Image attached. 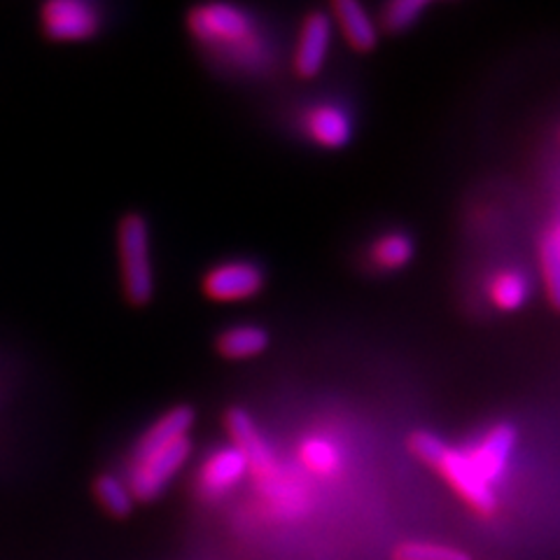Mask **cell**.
Returning <instances> with one entry per match:
<instances>
[{
  "mask_svg": "<svg viewBox=\"0 0 560 560\" xmlns=\"http://www.w3.org/2000/svg\"><path fill=\"white\" fill-rule=\"evenodd\" d=\"M121 290L131 306H148L154 296L150 224L140 213H127L117 224Z\"/></svg>",
  "mask_w": 560,
  "mask_h": 560,
  "instance_id": "6da1fadb",
  "label": "cell"
},
{
  "mask_svg": "<svg viewBox=\"0 0 560 560\" xmlns=\"http://www.w3.org/2000/svg\"><path fill=\"white\" fill-rule=\"evenodd\" d=\"M187 28L197 43L213 49H243L255 45L253 16L226 3H210L191 8L187 14Z\"/></svg>",
  "mask_w": 560,
  "mask_h": 560,
  "instance_id": "277c9868",
  "label": "cell"
},
{
  "mask_svg": "<svg viewBox=\"0 0 560 560\" xmlns=\"http://www.w3.org/2000/svg\"><path fill=\"white\" fill-rule=\"evenodd\" d=\"M94 495L113 518H127L136 506V498L127 479L117 475H98L94 479Z\"/></svg>",
  "mask_w": 560,
  "mask_h": 560,
  "instance_id": "2e32d148",
  "label": "cell"
},
{
  "mask_svg": "<svg viewBox=\"0 0 560 560\" xmlns=\"http://www.w3.org/2000/svg\"><path fill=\"white\" fill-rule=\"evenodd\" d=\"M551 236H553V241H556V245H558V248H560V224L556 226V230L553 232H549Z\"/></svg>",
  "mask_w": 560,
  "mask_h": 560,
  "instance_id": "7402d4cb",
  "label": "cell"
},
{
  "mask_svg": "<svg viewBox=\"0 0 560 560\" xmlns=\"http://www.w3.org/2000/svg\"><path fill=\"white\" fill-rule=\"evenodd\" d=\"M267 285V273L250 259H226L210 267L201 278V292L210 302H248Z\"/></svg>",
  "mask_w": 560,
  "mask_h": 560,
  "instance_id": "8992f818",
  "label": "cell"
},
{
  "mask_svg": "<svg viewBox=\"0 0 560 560\" xmlns=\"http://www.w3.org/2000/svg\"><path fill=\"white\" fill-rule=\"evenodd\" d=\"M490 302H493L500 311H516L525 302L530 300V280L525 273L506 269L493 276L490 280Z\"/></svg>",
  "mask_w": 560,
  "mask_h": 560,
  "instance_id": "9a60e30c",
  "label": "cell"
},
{
  "mask_svg": "<svg viewBox=\"0 0 560 560\" xmlns=\"http://www.w3.org/2000/svg\"><path fill=\"white\" fill-rule=\"evenodd\" d=\"M446 442L440 440V436L432 434V432H425V430H418L409 436V448L411 453L416 455V458L420 463H425L430 467L436 465V460L442 458V453L446 451Z\"/></svg>",
  "mask_w": 560,
  "mask_h": 560,
  "instance_id": "44dd1931",
  "label": "cell"
},
{
  "mask_svg": "<svg viewBox=\"0 0 560 560\" xmlns=\"http://www.w3.org/2000/svg\"><path fill=\"white\" fill-rule=\"evenodd\" d=\"M393 560H475V558H471L467 551L451 545L409 539V541H401V545L393 549Z\"/></svg>",
  "mask_w": 560,
  "mask_h": 560,
  "instance_id": "ac0fdd59",
  "label": "cell"
},
{
  "mask_svg": "<svg viewBox=\"0 0 560 560\" xmlns=\"http://www.w3.org/2000/svg\"><path fill=\"white\" fill-rule=\"evenodd\" d=\"M269 343H271L269 329L259 327V325L226 327L215 339L218 353L224 360H234V362L253 360V358L261 355L269 348Z\"/></svg>",
  "mask_w": 560,
  "mask_h": 560,
  "instance_id": "4fadbf2b",
  "label": "cell"
},
{
  "mask_svg": "<svg viewBox=\"0 0 560 560\" xmlns=\"http://www.w3.org/2000/svg\"><path fill=\"white\" fill-rule=\"evenodd\" d=\"M331 22H337L350 49L366 55L378 45V26L372 14L358 0H337L331 3Z\"/></svg>",
  "mask_w": 560,
  "mask_h": 560,
  "instance_id": "7c38bea8",
  "label": "cell"
},
{
  "mask_svg": "<svg viewBox=\"0 0 560 560\" xmlns=\"http://www.w3.org/2000/svg\"><path fill=\"white\" fill-rule=\"evenodd\" d=\"M101 8L86 0H51L40 8V28L51 43H86L98 35Z\"/></svg>",
  "mask_w": 560,
  "mask_h": 560,
  "instance_id": "5b68a950",
  "label": "cell"
},
{
  "mask_svg": "<svg viewBox=\"0 0 560 560\" xmlns=\"http://www.w3.org/2000/svg\"><path fill=\"white\" fill-rule=\"evenodd\" d=\"M248 475V463H245L243 453L234 446L215 448L208 458L199 465L195 488L197 495L206 502L220 500L230 495L232 490Z\"/></svg>",
  "mask_w": 560,
  "mask_h": 560,
  "instance_id": "9c48e42d",
  "label": "cell"
},
{
  "mask_svg": "<svg viewBox=\"0 0 560 560\" xmlns=\"http://www.w3.org/2000/svg\"><path fill=\"white\" fill-rule=\"evenodd\" d=\"M539 261H541V273H545V288L549 294V302L560 311V248L551 234H547L539 245Z\"/></svg>",
  "mask_w": 560,
  "mask_h": 560,
  "instance_id": "ffe728a7",
  "label": "cell"
},
{
  "mask_svg": "<svg viewBox=\"0 0 560 560\" xmlns=\"http://www.w3.org/2000/svg\"><path fill=\"white\" fill-rule=\"evenodd\" d=\"M413 241L407 234L388 232L372 243L370 259L378 271H399L413 259Z\"/></svg>",
  "mask_w": 560,
  "mask_h": 560,
  "instance_id": "5bb4252c",
  "label": "cell"
},
{
  "mask_svg": "<svg viewBox=\"0 0 560 560\" xmlns=\"http://www.w3.org/2000/svg\"><path fill=\"white\" fill-rule=\"evenodd\" d=\"M434 469L440 471L444 481L458 493L471 510L481 516H493L498 512V498L493 486H488L477 467L471 465L465 448L446 446L442 458L436 460Z\"/></svg>",
  "mask_w": 560,
  "mask_h": 560,
  "instance_id": "52a82bcc",
  "label": "cell"
},
{
  "mask_svg": "<svg viewBox=\"0 0 560 560\" xmlns=\"http://www.w3.org/2000/svg\"><path fill=\"white\" fill-rule=\"evenodd\" d=\"M516 446V428L510 423H500L490 428L481 440H477L467 451L471 465L477 467L481 479L488 486H495L506 471L510 458Z\"/></svg>",
  "mask_w": 560,
  "mask_h": 560,
  "instance_id": "30bf717a",
  "label": "cell"
},
{
  "mask_svg": "<svg viewBox=\"0 0 560 560\" xmlns=\"http://www.w3.org/2000/svg\"><path fill=\"white\" fill-rule=\"evenodd\" d=\"M331 33H335L331 14L313 10L304 16L292 55V68L296 75L304 80H313L320 75V70L325 68L329 57Z\"/></svg>",
  "mask_w": 560,
  "mask_h": 560,
  "instance_id": "ba28073f",
  "label": "cell"
},
{
  "mask_svg": "<svg viewBox=\"0 0 560 560\" xmlns=\"http://www.w3.org/2000/svg\"><path fill=\"white\" fill-rule=\"evenodd\" d=\"M425 10H428L425 0H395V3H388L383 8L381 26L388 33L409 31Z\"/></svg>",
  "mask_w": 560,
  "mask_h": 560,
  "instance_id": "d6986e66",
  "label": "cell"
},
{
  "mask_svg": "<svg viewBox=\"0 0 560 560\" xmlns=\"http://www.w3.org/2000/svg\"><path fill=\"white\" fill-rule=\"evenodd\" d=\"M300 460L318 477H335L341 467V453L325 436H306L300 444Z\"/></svg>",
  "mask_w": 560,
  "mask_h": 560,
  "instance_id": "e0dca14e",
  "label": "cell"
},
{
  "mask_svg": "<svg viewBox=\"0 0 560 560\" xmlns=\"http://www.w3.org/2000/svg\"><path fill=\"white\" fill-rule=\"evenodd\" d=\"M304 133L325 150H341L353 138V119L337 103H318L302 119Z\"/></svg>",
  "mask_w": 560,
  "mask_h": 560,
  "instance_id": "8fae6325",
  "label": "cell"
},
{
  "mask_svg": "<svg viewBox=\"0 0 560 560\" xmlns=\"http://www.w3.org/2000/svg\"><path fill=\"white\" fill-rule=\"evenodd\" d=\"M226 432H230L232 446L243 453L245 463H248V475H253L257 488L269 500L283 498V471H280V463L271 444L265 440V434L259 432L255 420L248 411L243 409H230L224 416Z\"/></svg>",
  "mask_w": 560,
  "mask_h": 560,
  "instance_id": "3957f363",
  "label": "cell"
},
{
  "mask_svg": "<svg viewBox=\"0 0 560 560\" xmlns=\"http://www.w3.org/2000/svg\"><path fill=\"white\" fill-rule=\"evenodd\" d=\"M191 453V440L183 436L168 444L150 446V448H133L129 460L127 483L136 502H154L160 498L166 486L180 475L183 465Z\"/></svg>",
  "mask_w": 560,
  "mask_h": 560,
  "instance_id": "7a4b0ae2",
  "label": "cell"
}]
</instances>
